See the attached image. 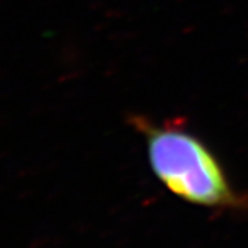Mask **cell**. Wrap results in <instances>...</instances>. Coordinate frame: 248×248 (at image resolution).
Segmentation results:
<instances>
[{"instance_id":"1","label":"cell","mask_w":248,"mask_h":248,"mask_svg":"<svg viewBox=\"0 0 248 248\" xmlns=\"http://www.w3.org/2000/svg\"><path fill=\"white\" fill-rule=\"evenodd\" d=\"M128 122L143 135L152 171L171 193L207 208H247V193L236 190L217 155L182 119L157 124L134 115Z\"/></svg>"}]
</instances>
